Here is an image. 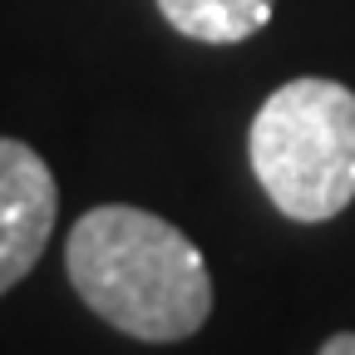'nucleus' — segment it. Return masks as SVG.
<instances>
[{"label":"nucleus","instance_id":"f257e3e1","mask_svg":"<svg viewBox=\"0 0 355 355\" xmlns=\"http://www.w3.org/2000/svg\"><path fill=\"white\" fill-rule=\"evenodd\" d=\"M69 282L84 306L139 340H183L212 311L202 252L144 207H94L69 232Z\"/></svg>","mask_w":355,"mask_h":355},{"label":"nucleus","instance_id":"f03ea898","mask_svg":"<svg viewBox=\"0 0 355 355\" xmlns=\"http://www.w3.org/2000/svg\"><path fill=\"white\" fill-rule=\"evenodd\" d=\"M252 173L296 222H326L355 198V94L336 79H291L252 119Z\"/></svg>","mask_w":355,"mask_h":355},{"label":"nucleus","instance_id":"7ed1b4c3","mask_svg":"<svg viewBox=\"0 0 355 355\" xmlns=\"http://www.w3.org/2000/svg\"><path fill=\"white\" fill-rule=\"evenodd\" d=\"M55 212L60 193L44 158L20 139H0V296L40 261L55 232Z\"/></svg>","mask_w":355,"mask_h":355},{"label":"nucleus","instance_id":"20e7f679","mask_svg":"<svg viewBox=\"0 0 355 355\" xmlns=\"http://www.w3.org/2000/svg\"><path fill=\"white\" fill-rule=\"evenodd\" d=\"M163 20L202 44H237L272 20V0H158Z\"/></svg>","mask_w":355,"mask_h":355},{"label":"nucleus","instance_id":"39448f33","mask_svg":"<svg viewBox=\"0 0 355 355\" xmlns=\"http://www.w3.org/2000/svg\"><path fill=\"white\" fill-rule=\"evenodd\" d=\"M321 355H355V331H340L321 345Z\"/></svg>","mask_w":355,"mask_h":355}]
</instances>
